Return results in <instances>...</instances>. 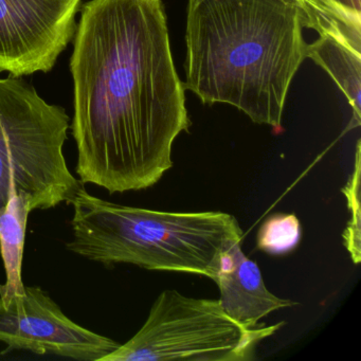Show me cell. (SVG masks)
<instances>
[{
    "label": "cell",
    "instance_id": "cell-2",
    "mask_svg": "<svg viewBox=\"0 0 361 361\" xmlns=\"http://www.w3.org/2000/svg\"><path fill=\"white\" fill-rule=\"evenodd\" d=\"M303 16L283 0H189L185 90L283 130L291 82L306 58Z\"/></svg>",
    "mask_w": 361,
    "mask_h": 361
},
{
    "label": "cell",
    "instance_id": "cell-11",
    "mask_svg": "<svg viewBox=\"0 0 361 361\" xmlns=\"http://www.w3.org/2000/svg\"><path fill=\"white\" fill-rule=\"evenodd\" d=\"M301 224L295 214L272 215L264 221L257 234L259 250L272 255L290 252L301 240Z\"/></svg>",
    "mask_w": 361,
    "mask_h": 361
},
{
    "label": "cell",
    "instance_id": "cell-3",
    "mask_svg": "<svg viewBox=\"0 0 361 361\" xmlns=\"http://www.w3.org/2000/svg\"><path fill=\"white\" fill-rule=\"evenodd\" d=\"M73 207V238L67 249L106 267L133 264L149 270L216 278L230 240L243 234L223 212L175 213L113 204L80 188Z\"/></svg>",
    "mask_w": 361,
    "mask_h": 361
},
{
    "label": "cell",
    "instance_id": "cell-9",
    "mask_svg": "<svg viewBox=\"0 0 361 361\" xmlns=\"http://www.w3.org/2000/svg\"><path fill=\"white\" fill-rule=\"evenodd\" d=\"M242 240L243 234H238L226 245L214 282L225 314L238 324L255 329L264 317L291 307L295 302L281 299L268 290L259 266L243 251Z\"/></svg>",
    "mask_w": 361,
    "mask_h": 361
},
{
    "label": "cell",
    "instance_id": "cell-5",
    "mask_svg": "<svg viewBox=\"0 0 361 361\" xmlns=\"http://www.w3.org/2000/svg\"><path fill=\"white\" fill-rule=\"evenodd\" d=\"M284 324L246 329L225 314L219 300L164 290L140 331L101 361H249Z\"/></svg>",
    "mask_w": 361,
    "mask_h": 361
},
{
    "label": "cell",
    "instance_id": "cell-4",
    "mask_svg": "<svg viewBox=\"0 0 361 361\" xmlns=\"http://www.w3.org/2000/svg\"><path fill=\"white\" fill-rule=\"evenodd\" d=\"M69 117L18 77L0 78V214L14 193L33 211L68 202L84 183L67 166L63 147Z\"/></svg>",
    "mask_w": 361,
    "mask_h": 361
},
{
    "label": "cell",
    "instance_id": "cell-6",
    "mask_svg": "<svg viewBox=\"0 0 361 361\" xmlns=\"http://www.w3.org/2000/svg\"><path fill=\"white\" fill-rule=\"evenodd\" d=\"M3 354L27 350L80 361H101L120 344L73 322L41 287L25 286L23 295L0 298Z\"/></svg>",
    "mask_w": 361,
    "mask_h": 361
},
{
    "label": "cell",
    "instance_id": "cell-8",
    "mask_svg": "<svg viewBox=\"0 0 361 361\" xmlns=\"http://www.w3.org/2000/svg\"><path fill=\"white\" fill-rule=\"evenodd\" d=\"M319 39L307 44L306 58L320 66L340 88L353 109L350 128L361 120V16L331 9L317 16Z\"/></svg>",
    "mask_w": 361,
    "mask_h": 361
},
{
    "label": "cell",
    "instance_id": "cell-10",
    "mask_svg": "<svg viewBox=\"0 0 361 361\" xmlns=\"http://www.w3.org/2000/svg\"><path fill=\"white\" fill-rule=\"evenodd\" d=\"M30 198L23 193H14L4 212L0 214V253L3 257L7 281L0 286V298L10 299L23 295L25 285L22 280L23 255L27 223L32 212Z\"/></svg>",
    "mask_w": 361,
    "mask_h": 361
},
{
    "label": "cell",
    "instance_id": "cell-7",
    "mask_svg": "<svg viewBox=\"0 0 361 361\" xmlns=\"http://www.w3.org/2000/svg\"><path fill=\"white\" fill-rule=\"evenodd\" d=\"M81 0H0V71L48 73L75 37Z\"/></svg>",
    "mask_w": 361,
    "mask_h": 361
},
{
    "label": "cell",
    "instance_id": "cell-12",
    "mask_svg": "<svg viewBox=\"0 0 361 361\" xmlns=\"http://www.w3.org/2000/svg\"><path fill=\"white\" fill-rule=\"evenodd\" d=\"M355 166L350 180L342 189L350 212V221L343 232V244L355 264L361 259V212H360V140L356 145Z\"/></svg>",
    "mask_w": 361,
    "mask_h": 361
},
{
    "label": "cell",
    "instance_id": "cell-13",
    "mask_svg": "<svg viewBox=\"0 0 361 361\" xmlns=\"http://www.w3.org/2000/svg\"><path fill=\"white\" fill-rule=\"evenodd\" d=\"M283 1L297 6L302 10L304 28H308L314 16L322 11L327 5V0H283Z\"/></svg>",
    "mask_w": 361,
    "mask_h": 361
},
{
    "label": "cell",
    "instance_id": "cell-1",
    "mask_svg": "<svg viewBox=\"0 0 361 361\" xmlns=\"http://www.w3.org/2000/svg\"><path fill=\"white\" fill-rule=\"evenodd\" d=\"M77 173L111 194L153 187L191 121L162 0H90L75 33Z\"/></svg>",
    "mask_w": 361,
    "mask_h": 361
},
{
    "label": "cell",
    "instance_id": "cell-14",
    "mask_svg": "<svg viewBox=\"0 0 361 361\" xmlns=\"http://www.w3.org/2000/svg\"><path fill=\"white\" fill-rule=\"evenodd\" d=\"M327 1L348 13L361 16V0H327Z\"/></svg>",
    "mask_w": 361,
    "mask_h": 361
}]
</instances>
